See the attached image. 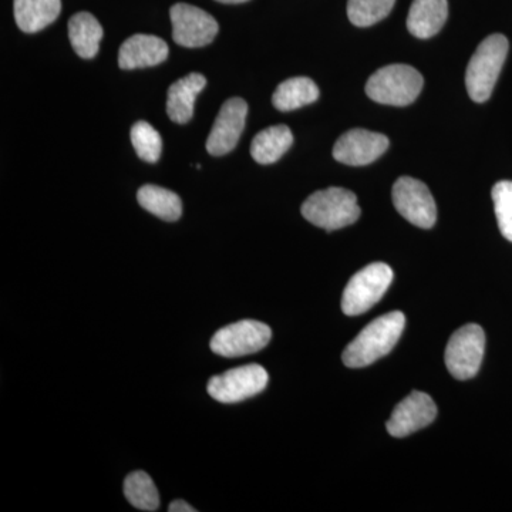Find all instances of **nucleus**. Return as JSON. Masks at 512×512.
<instances>
[{
	"mask_svg": "<svg viewBox=\"0 0 512 512\" xmlns=\"http://www.w3.org/2000/svg\"><path fill=\"white\" fill-rule=\"evenodd\" d=\"M406 326V316L402 312L386 313L370 322L348 348L343 352V363L350 369H360L389 355L402 336Z\"/></svg>",
	"mask_w": 512,
	"mask_h": 512,
	"instance_id": "obj_1",
	"label": "nucleus"
},
{
	"mask_svg": "<svg viewBox=\"0 0 512 512\" xmlns=\"http://www.w3.org/2000/svg\"><path fill=\"white\" fill-rule=\"evenodd\" d=\"M301 212L305 220L326 231L349 227L355 224L362 214L356 195L339 187L313 192L311 197L303 202Z\"/></svg>",
	"mask_w": 512,
	"mask_h": 512,
	"instance_id": "obj_2",
	"label": "nucleus"
},
{
	"mask_svg": "<svg viewBox=\"0 0 512 512\" xmlns=\"http://www.w3.org/2000/svg\"><path fill=\"white\" fill-rule=\"evenodd\" d=\"M508 47L510 43L504 35L488 36L477 47L466 73V87L471 100L484 103L490 99L507 59Z\"/></svg>",
	"mask_w": 512,
	"mask_h": 512,
	"instance_id": "obj_3",
	"label": "nucleus"
},
{
	"mask_svg": "<svg viewBox=\"0 0 512 512\" xmlns=\"http://www.w3.org/2000/svg\"><path fill=\"white\" fill-rule=\"evenodd\" d=\"M423 76L407 64H390L377 70L366 84V94L387 106H409L423 89Z\"/></svg>",
	"mask_w": 512,
	"mask_h": 512,
	"instance_id": "obj_4",
	"label": "nucleus"
},
{
	"mask_svg": "<svg viewBox=\"0 0 512 512\" xmlns=\"http://www.w3.org/2000/svg\"><path fill=\"white\" fill-rule=\"evenodd\" d=\"M393 278V269L383 262H375L360 269L352 276L343 292V313L359 316L372 309L390 288Z\"/></svg>",
	"mask_w": 512,
	"mask_h": 512,
	"instance_id": "obj_5",
	"label": "nucleus"
},
{
	"mask_svg": "<svg viewBox=\"0 0 512 512\" xmlns=\"http://www.w3.org/2000/svg\"><path fill=\"white\" fill-rule=\"evenodd\" d=\"M485 352V333L476 323L463 326L447 343L446 366L457 380L473 379L480 370Z\"/></svg>",
	"mask_w": 512,
	"mask_h": 512,
	"instance_id": "obj_6",
	"label": "nucleus"
},
{
	"mask_svg": "<svg viewBox=\"0 0 512 512\" xmlns=\"http://www.w3.org/2000/svg\"><path fill=\"white\" fill-rule=\"evenodd\" d=\"M272 330L258 320H241L218 330L211 339V350L215 355L241 357L259 352L271 342Z\"/></svg>",
	"mask_w": 512,
	"mask_h": 512,
	"instance_id": "obj_7",
	"label": "nucleus"
},
{
	"mask_svg": "<svg viewBox=\"0 0 512 512\" xmlns=\"http://www.w3.org/2000/svg\"><path fill=\"white\" fill-rule=\"evenodd\" d=\"M268 382V372L264 367L252 363L211 377L208 382V394L217 402L234 404L264 392Z\"/></svg>",
	"mask_w": 512,
	"mask_h": 512,
	"instance_id": "obj_8",
	"label": "nucleus"
},
{
	"mask_svg": "<svg viewBox=\"0 0 512 512\" xmlns=\"http://www.w3.org/2000/svg\"><path fill=\"white\" fill-rule=\"evenodd\" d=\"M393 204L410 224L423 229L434 227L437 207L427 185L412 177H402L393 185Z\"/></svg>",
	"mask_w": 512,
	"mask_h": 512,
	"instance_id": "obj_9",
	"label": "nucleus"
},
{
	"mask_svg": "<svg viewBox=\"0 0 512 512\" xmlns=\"http://www.w3.org/2000/svg\"><path fill=\"white\" fill-rule=\"evenodd\" d=\"M170 18L174 42L188 49L210 45L220 30L217 20L210 13L188 3L174 5Z\"/></svg>",
	"mask_w": 512,
	"mask_h": 512,
	"instance_id": "obj_10",
	"label": "nucleus"
},
{
	"mask_svg": "<svg viewBox=\"0 0 512 512\" xmlns=\"http://www.w3.org/2000/svg\"><path fill=\"white\" fill-rule=\"evenodd\" d=\"M247 114V101L239 97L229 99L222 104L207 140V151L211 156H225L237 147L245 128Z\"/></svg>",
	"mask_w": 512,
	"mask_h": 512,
	"instance_id": "obj_11",
	"label": "nucleus"
},
{
	"mask_svg": "<svg viewBox=\"0 0 512 512\" xmlns=\"http://www.w3.org/2000/svg\"><path fill=\"white\" fill-rule=\"evenodd\" d=\"M437 417V406L429 394L413 392L397 404L387 421L386 429L396 439L410 436L430 426Z\"/></svg>",
	"mask_w": 512,
	"mask_h": 512,
	"instance_id": "obj_12",
	"label": "nucleus"
},
{
	"mask_svg": "<svg viewBox=\"0 0 512 512\" xmlns=\"http://www.w3.org/2000/svg\"><path fill=\"white\" fill-rule=\"evenodd\" d=\"M389 148V138L380 133L355 128L336 141L333 157L339 163L360 167L376 161Z\"/></svg>",
	"mask_w": 512,
	"mask_h": 512,
	"instance_id": "obj_13",
	"label": "nucleus"
},
{
	"mask_svg": "<svg viewBox=\"0 0 512 512\" xmlns=\"http://www.w3.org/2000/svg\"><path fill=\"white\" fill-rule=\"evenodd\" d=\"M168 46L161 37L134 35L120 46L119 66L123 70L146 69L165 62Z\"/></svg>",
	"mask_w": 512,
	"mask_h": 512,
	"instance_id": "obj_14",
	"label": "nucleus"
},
{
	"mask_svg": "<svg viewBox=\"0 0 512 512\" xmlns=\"http://www.w3.org/2000/svg\"><path fill=\"white\" fill-rule=\"evenodd\" d=\"M207 86V79L200 73H191L171 84L168 89L167 114L177 124L188 123L194 114L198 94Z\"/></svg>",
	"mask_w": 512,
	"mask_h": 512,
	"instance_id": "obj_15",
	"label": "nucleus"
},
{
	"mask_svg": "<svg viewBox=\"0 0 512 512\" xmlns=\"http://www.w3.org/2000/svg\"><path fill=\"white\" fill-rule=\"evenodd\" d=\"M447 18V0H413L407 29L419 39H429L443 29Z\"/></svg>",
	"mask_w": 512,
	"mask_h": 512,
	"instance_id": "obj_16",
	"label": "nucleus"
},
{
	"mask_svg": "<svg viewBox=\"0 0 512 512\" xmlns=\"http://www.w3.org/2000/svg\"><path fill=\"white\" fill-rule=\"evenodd\" d=\"M13 9L19 29L25 33H37L59 18L62 0H15Z\"/></svg>",
	"mask_w": 512,
	"mask_h": 512,
	"instance_id": "obj_17",
	"label": "nucleus"
},
{
	"mask_svg": "<svg viewBox=\"0 0 512 512\" xmlns=\"http://www.w3.org/2000/svg\"><path fill=\"white\" fill-rule=\"evenodd\" d=\"M293 144V134L288 126H272L256 134L251 144V156L256 163L274 164Z\"/></svg>",
	"mask_w": 512,
	"mask_h": 512,
	"instance_id": "obj_18",
	"label": "nucleus"
},
{
	"mask_svg": "<svg viewBox=\"0 0 512 512\" xmlns=\"http://www.w3.org/2000/svg\"><path fill=\"white\" fill-rule=\"evenodd\" d=\"M69 39L77 55L93 59L99 53L103 28L92 13L80 12L69 20Z\"/></svg>",
	"mask_w": 512,
	"mask_h": 512,
	"instance_id": "obj_19",
	"label": "nucleus"
},
{
	"mask_svg": "<svg viewBox=\"0 0 512 512\" xmlns=\"http://www.w3.org/2000/svg\"><path fill=\"white\" fill-rule=\"evenodd\" d=\"M138 204L160 220L174 222L183 215V202L175 192L158 185H143L137 192Z\"/></svg>",
	"mask_w": 512,
	"mask_h": 512,
	"instance_id": "obj_20",
	"label": "nucleus"
},
{
	"mask_svg": "<svg viewBox=\"0 0 512 512\" xmlns=\"http://www.w3.org/2000/svg\"><path fill=\"white\" fill-rule=\"evenodd\" d=\"M319 89L309 77H292L279 84L272 96V103L279 111H292L315 103Z\"/></svg>",
	"mask_w": 512,
	"mask_h": 512,
	"instance_id": "obj_21",
	"label": "nucleus"
},
{
	"mask_svg": "<svg viewBox=\"0 0 512 512\" xmlns=\"http://www.w3.org/2000/svg\"><path fill=\"white\" fill-rule=\"evenodd\" d=\"M124 495L128 503L141 511H157L160 494L154 481L144 471H134L124 480Z\"/></svg>",
	"mask_w": 512,
	"mask_h": 512,
	"instance_id": "obj_22",
	"label": "nucleus"
},
{
	"mask_svg": "<svg viewBox=\"0 0 512 512\" xmlns=\"http://www.w3.org/2000/svg\"><path fill=\"white\" fill-rule=\"evenodd\" d=\"M396 0H348V18L359 28H369L387 18Z\"/></svg>",
	"mask_w": 512,
	"mask_h": 512,
	"instance_id": "obj_23",
	"label": "nucleus"
},
{
	"mask_svg": "<svg viewBox=\"0 0 512 512\" xmlns=\"http://www.w3.org/2000/svg\"><path fill=\"white\" fill-rule=\"evenodd\" d=\"M131 143L141 160L157 163L163 153L160 133L147 121H137L130 131Z\"/></svg>",
	"mask_w": 512,
	"mask_h": 512,
	"instance_id": "obj_24",
	"label": "nucleus"
},
{
	"mask_svg": "<svg viewBox=\"0 0 512 512\" xmlns=\"http://www.w3.org/2000/svg\"><path fill=\"white\" fill-rule=\"evenodd\" d=\"M491 195L498 228L503 237L512 242V181H500L495 184Z\"/></svg>",
	"mask_w": 512,
	"mask_h": 512,
	"instance_id": "obj_25",
	"label": "nucleus"
},
{
	"mask_svg": "<svg viewBox=\"0 0 512 512\" xmlns=\"http://www.w3.org/2000/svg\"><path fill=\"white\" fill-rule=\"evenodd\" d=\"M170 512H195V508H192L190 504L185 503L183 500H175L168 507Z\"/></svg>",
	"mask_w": 512,
	"mask_h": 512,
	"instance_id": "obj_26",
	"label": "nucleus"
},
{
	"mask_svg": "<svg viewBox=\"0 0 512 512\" xmlns=\"http://www.w3.org/2000/svg\"><path fill=\"white\" fill-rule=\"evenodd\" d=\"M220 3H227V5H237V3H245L248 0H217Z\"/></svg>",
	"mask_w": 512,
	"mask_h": 512,
	"instance_id": "obj_27",
	"label": "nucleus"
}]
</instances>
